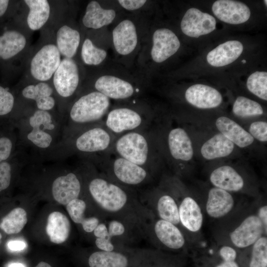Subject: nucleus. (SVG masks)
Returning <instances> with one entry per match:
<instances>
[{
    "label": "nucleus",
    "mask_w": 267,
    "mask_h": 267,
    "mask_svg": "<svg viewBox=\"0 0 267 267\" xmlns=\"http://www.w3.org/2000/svg\"><path fill=\"white\" fill-rule=\"evenodd\" d=\"M35 267H51V266L47 263L41 262Z\"/></svg>",
    "instance_id": "nucleus-55"
},
{
    "label": "nucleus",
    "mask_w": 267,
    "mask_h": 267,
    "mask_svg": "<svg viewBox=\"0 0 267 267\" xmlns=\"http://www.w3.org/2000/svg\"><path fill=\"white\" fill-rule=\"evenodd\" d=\"M151 121L146 110L130 106L110 109L103 120L116 137L128 132L148 130Z\"/></svg>",
    "instance_id": "nucleus-6"
},
{
    "label": "nucleus",
    "mask_w": 267,
    "mask_h": 267,
    "mask_svg": "<svg viewBox=\"0 0 267 267\" xmlns=\"http://www.w3.org/2000/svg\"><path fill=\"white\" fill-rule=\"evenodd\" d=\"M26 39L21 33L9 30L0 36V58L7 60L17 55L25 47Z\"/></svg>",
    "instance_id": "nucleus-29"
},
{
    "label": "nucleus",
    "mask_w": 267,
    "mask_h": 267,
    "mask_svg": "<svg viewBox=\"0 0 267 267\" xmlns=\"http://www.w3.org/2000/svg\"><path fill=\"white\" fill-rule=\"evenodd\" d=\"M61 61V54L56 45L46 44L36 53L31 60V75L37 80L47 81L54 75Z\"/></svg>",
    "instance_id": "nucleus-7"
},
{
    "label": "nucleus",
    "mask_w": 267,
    "mask_h": 267,
    "mask_svg": "<svg viewBox=\"0 0 267 267\" xmlns=\"http://www.w3.org/2000/svg\"><path fill=\"white\" fill-rule=\"evenodd\" d=\"M220 254L224 261H234L237 256L236 251L228 246L222 247L220 249Z\"/></svg>",
    "instance_id": "nucleus-48"
},
{
    "label": "nucleus",
    "mask_w": 267,
    "mask_h": 267,
    "mask_svg": "<svg viewBox=\"0 0 267 267\" xmlns=\"http://www.w3.org/2000/svg\"><path fill=\"white\" fill-rule=\"evenodd\" d=\"M265 2H266V5H267V0H265Z\"/></svg>",
    "instance_id": "nucleus-58"
},
{
    "label": "nucleus",
    "mask_w": 267,
    "mask_h": 267,
    "mask_svg": "<svg viewBox=\"0 0 267 267\" xmlns=\"http://www.w3.org/2000/svg\"><path fill=\"white\" fill-rule=\"evenodd\" d=\"M14 98L7 89L0 86V115L10 113L13 109Z\"/></svg>",
    "instance_id": "nucleus-40"
},
{
    "label": "nucleus",
    "mask_w": 267,
    "mask_h": 267,
    "mask_svg": "<svg viewBox=\"0 0 267 267\" xmlns=\"http://www.w3.org/2000/svg\"><path fill=\"white\" fill-rule=\"evenodd\" d=\"M45 230L51 242L61 244L66 241L69 236L70 222L63 213L55 211L49 215Z\"/></svg>",
    "instance_id": "nucleus-25"
},
{
    "label": "nucleus",
    "mask_w": 267,
    "mask_h": 267,
    "mask_svg": "<svg viewBox=\"0 0 267 267\" xmlns=\"http://www.w3.org/2000/svg\"><path fill=\"white\" fill-rule=\"evenodd\" d=\"M210 179L216 187L226 191H239L244 185L242 177L234 168L227 165L214 170L210 175Z\"/></svg>",
    "instance_id": "nucleus-23"
},
{
    "label": "nucleus",
    "mask_w": 267,
    "mask_h": 267,
    "mask_svg": "<svg viewBox=\"0 0 267 267\" xmlns=\"http://www.w3.org/2000/svg\"><path fill=\"white\" fill-rule=\"evenodd\" d=\"M86 209V202L79 198L74 199L66 205V210L72 220L76 223L82 224L84 231L90 233L99 224V220L94 217L86 218L84 216Z\"/></svg>",
    "instance_id": "nucleus-31"
},
{
    "label": "nucleus",
    "mask_w": 267,
    "mask_h": 267,
    "mask_svg": "<svg viewBox=\"0 0 267 267\" xmlns=\"http://www.w3.org/2000/svg\"><path fill=\"white\" fill-rule=\"evenodd\" d=\"M88 190L94 201L107 213L120 212L132 199L127 187L104 174L92 177L89 182Z\"/></svg>",
    "instance_id": "nucleus-4"
},
{
    "label": "nucleus",
    "mask_w": 267,
    "mask_h": 267,
    "mask_svg": "<svg viewBox=\"0 0 267 267\" xmlns=\"http://www.w3.org/2000/svg\"><path fill=\"white\" fill-rule=\"evenodd\" d=\"M1 238H2V236H1V234L0 233V242H1Z\"/></svg>",
    "instance_id": "nucleus-56"
},
{
    "label": "nucleus",
    "mask_w": 267,
    "mask_h": 267,
    "mask_svg": "<svg viewBox=\"0 0 267 267\" xmlns=\"http://www.w3.org/2000/svg\"><path fill=\"white\" fill-rule=\"evenodd\" d=\"M186 101L200 109H211L219 106L222 101L221 93L215 88L203 84H195L185 92Z\"/></svg>",
    "instance_id": "nucleus-17"
},
{
    "label": "nucleus",
    "mask_w": 267,
    "mask_h": 267,
    "mask_svg": "<svg viewBox=\"0 0 267 267\" xmlns=\"http://www.w3.org/2000/svg\"><path fill=\"white\" fill-rule=\"evenodd\" d=\"M234 144L222 134H218L206 141L201 148L202 156L213 160L229 155L233 151Z\"/></svg>",
    "instance_id": "nucleus-28"
},
{
    "label": "nucleus",
    "mask_w": 267,
    "mask_h": 267,
    "mask_svg": "<svg viewBox=\"0 0 267 267\" xmlns=\"http://www.w3.org/2000/svg\"><path fill=\"white\" fill-rule=\"evenodd\" d=\"M96 247L101 251L111 252L114 248V245L111 242V238L108 237L105 238H96L95 241Z\"/></svg>",
    "instance_id": "nucleus-47"
},
{
    "label": "nucleus",
    "mask_w": 267,
    "mask_h": 267,
    "mask_svg": "<svg viewBox=\"0 0 267 267\" xmlns=\"http://www.w3.org/2000/svg\"><path fill=\"white\" fill-rule=\"evenodd\" d=\"M258 218L263 224L264 229L267 230V206L264 205L261 207L258 211Z\"/></svg>",
    "instance_id": "nucleus-51"
},
{
    "label": "nucleus",
    "mask_w": 267,
    "mask_h": 267,
    "mask_svg": "<svg viewBox=\"0 0 267 267\" xmlns=\"http://www.w3.org/2000/svg\"><path fill=\"white\" fill-rule=\"evenodd\" d=\"M145 0H119V4L126 10L133 11L141 8L146 3Z\"/></svg>",
    "instance_id": "nucleus-45"
},
{
    "label": "nucleus",
    "mask_w": 267,
    "mask_h": 267,
    "mask_svg": "<svg viewBox=\"0 0 267 267\" xmlns=\"http://www.w3.org/2000/svg\"><path fill=\"white\" fill-rule=\"evenodd\" d=\"M53 82L57 93L69 97L76 91L80 81L79 69L72 58H64L53 75Z\"/></svg>",
    "instance_id": "nucleus-9"
},
{
    "label": "nucleus",
    "mask_w": 267,
    "mask_h": 267,
    "mask_svg": "<svg viewBox=\"0 0 267 267\" xmlns=\"http://www.w3.org/2000/svg\"><path fill=\"white\" fill-rule=\"evenodd\" d=\"M81 41L79 31L68 25H63L56 34L57 47L65 58H72L77 53Z\"/></svg>",
    "instance_id": "nucleus-27"
},
{
    "label": "nucleus",
    "mask_w": 267,
    "mask_h": 267,
    "mask_svg": "<svg viewBox=\"0 0 267 267\" xmlns=\"http://www.w3.org/2000/svg\"><path fill=\"white\" fill-rule=\"evenodd\" d=\"M81 54L85 64L96 66L105 60L107 53L105 49L97 47L89 39L87 38L83 43Z\"/></svg>",
    "instance_id": "nucleus-35"
},
{
    "label": "nucleus",
    "mask_w": 267,
    "mask_h": 267,
    "mask_svg": "<svg viewBox=\"0 0 267 267\" xmlns=\"http://www.w3.org/2000/svg\"><path fill=\"white\" fill-rule=\"evenodd\" d=\"M73 131L71 140L73 150L91 157L111 151L117 137L103 122L74 128Z\"/></svg>",
    "instance_id": "nucleus-3"
},
{
    "label": "nucleus",
    "mask_w": 267,
    "mask_h": 267,
    "mask_svg": "<svg viewBox=\"0 0 267 267\" xmlns=\"http://www.w3.org/2000/svg\"><path fill=\"white\" fill-rule=\"evenodd\" d=\"M154 228L158 239L167 247L178 249L184 245L185 239L183 235L173 223L160 219L156 222Z\"/></svg>",
    "instance_id": "nucleus-26"
},
{
    "label": "nucleus",
    "mask_w": 267,
    "mask_h": 267,
    "mask_svg": "<svg viewBox=\"0 0 267 267\" xmlns=\"http://www.w3.org/2000/svg\"><path fill=\"white\" fill-rule=\"evenodd\" d=\"M243 50V46L239 41H227L211 50L207 55V61L214 67L224 66L236 60Z\"/></svg>",
    "instance_id": "nucleus-19"
},
{
    "label": "nucleus",
    "mask_w": 267,
    "mask_h": 267,
    "mask_svg": "<svg viewBox=\"0 0 267 267\" xmlns=\"http://www.w3.org/2000/svg\"><path fill=\"white\" fill-rule=\"evenodd\" d=\"M249 134L254 138L261 142L267 141V123L256 121L252 123L249 127Z\"/></svg>",
    "instance_id": "nucleus-41"
},
{
    "label": "nucleus",
    "mask_w": 267,
    "mask_h": 267,
    "mask_svg": "<svg viewBox=\"0 0 267 267\" xmlns=\"http://www.w3.org/2000/svg\"><path fill=\"white\" fill-rule=\"evenodd\" d=\"M12 147V142L9 138L5 136L0 137V163L9 158Z\"/></svg>",
    "instance_id": "nucleus-43"
},
{
    "label": "nucleus",
    "mask_w": 267,
    "mask_h": 267,
    "mask_svg": "<svg viewBox=\"0 0 267 267\" xmlns=\"http://www.w3.org/2000/svg\"><path fill=\"white\" fill-rule=\"evenodd\" d=\"M232 112L236 116L245 118L263 114V109L257 102L244 96H238L235 100Z\"/></svg>",
    "instance_id": "nucleus-36"
},
{
    "label": "nucleus",
    "mask_w": 267,
    "mask_h": 267,
    "mask_svg": "<svg viewBox=\"0 0 267 267\" xmlns=\"http://www.w3.org/2000/svg\"><path fill=\"white\" fill-rule=\"evenodd\" d=\"M28 123L31 130L27 134V139L39 148H49L53 142V136L50 132L55 129L50 113L38 109L30 117Z\"/></svg>",
    "instance_id": "nucleus-8"
},
{
    "label": "nucleus",
    "mask_w": 267,
    "mask_h": 267,
    "mask_svg": "<svg viewBox=\"0 0 267 267\" xmlns=\"http://www.w3.org/2000/svg\"><path fill=\"white\" fill-rule=\"evenodd\" d=\"M180 46L178 37L172 30L165 28L157 29L152 36L151 58L156 63L163 62L175 54Z\"/></svg>",
    "instance_id": "nucleus-12"
},
{
    "label": "nucleus",
    "mask_w": 267,
    "mask_h": 267,
    "mask_svg": "<svg viewBox=\"0 0 267 267\" xmlns=\"http://www.w3.org/2000/svg\"><path fill=\"white\" fill-rule=\"evenodd\" d=\"M154 141L151 131L128 132L117 136L112 151L150 171L155 159Z\"/></svg>",
    "instance_id": "nucleus-1"
},
{
    "label": "nucleus",
    "mask_w": 267,
    "mask_h": 267,
    "mask_svg": "<svg viewBox=\"0 0 267 267\" xmlns=\"http://www.w3.org/2000/svg\"><path fill=\"white\" fill-rule=\"evenodd\" d=\"M11 168L7 162L0 163V192L6 189L11 180Z\"/></svg>",
    "instance_id": "nucleus-42"
},
{
    "label": "nucleus",
    "mask_w": 267,
    "mask_h": 267,
    "mask_svg": "<svg viewBox=\"0 0 267 267\" xmlns=\"http://www.w3.org/2000/svg\"><path fill=\"white\" fill-rule=\"evenodd\" d=\"M246 85L248 89L263 100H267V73L256 71L249 76Z\"/></svg>",
    "instance_id": "nucleus-37"
},
{
    "label": "nucleus",
    "mask_w": 267,
    "mask_h": 267,
    "mask_svg": "<svg viewBox=\"0 0 267 267\" xmlns=\"http://www.w3.org/2000/svg\"><path fill=\"white\" fill-rule=\"evenodd\" d=\"M250 267H267V238L260 237L254 244Z\"/></svg>",
    "instance_id": "nucleus-38"
},
{
    "label": "nucleus",
    "mask_w": 267,
    "mask_h": 267,
    "mask_svg": "<svg viewBox=\"0 0 267 267\" xmlns=\"http://www.w3.org/2000/svg\"><path fill=\"white\" fill-rule=\"evenodd\" d=\"M36 103L39 110L48 111L54 107L55 100L50 96L41 99Z\"/></svg>",
    "instance_id": "nucleus-46"
},
{
    "label": "nucleus",
    "mask_w": 267,
    "mask_h": 267,
    "mask_svg": "<svg viewBox=\"0 0 267 267\" xmlns=\"http://www.w3.org/2000/svg\"><path fill=\"white\" fill-rule=\"evenodd\" d=\"M128 261L123 254L114 251H97L89 258L90 267H127Z\"/></svg>",
    "instance_id": "nucleus-32"
},
{
    "label": "nucleus",
    "mask_w": 267,
    "mask_h": 267,
    "mask_svg": "<svg viewBox=\"0 0 267 267\" xmlns=\"http://www.w3.org/2000/svg\"><path fill=\"white\" fill-rule=\"evenodd\" d=\"M234 204L233 198L228 191L215 187L209 191L206 210L209 216L220 218L227 215Z\"/></svg>",
    "instance_id": "nucleus-21"
},
{
    "label": "nucleus",
    "mask_w": 267,
    "mask_h": 267,
    "mask_svg": "<svg viewBox=\"0 0 267 267\" xmlns=\"http://www.w3.org/2000/svg\"><path fill=\"white\" fill-rule=\"evenodd\" d=\"M108 231V237L111 238L112 236H120L123 234L125 231V227L121 222L113 220L109 223Z\"/></svg>",
    "instance_id": "nucleus-44"
},
{
    "label": "nucleus",
    "mask_w": 267,
    "mask_h": 267,
    "mask_svg": "<svg viewBox=\"0 0 267 267\" xmlns=\"http://www.w3.org/2000/svg\"><path fill=\"white\" fill-rule=\"evenodd\" d=\"M112 36L114 49L119 55H129L137 47V31L135 25L130 19L121 21L113 29Z\"/></svg>",
    "instance_id": "nucleus-13"
},
{
    "label": "nucleus",
    "mask_w": 267,
    "mask_h": 267,
    "mask_svg": "<svg viewBox=\"0 0 267 267\" xmlns=\"http://www.w3.org/2000/svg\"><path fill=\"white\" fill-rule=\"evenodd\" d=\"M26 243L21 240H12L7 243L8 249L13 251H19L24 250L26 247Z\"/></svg>",
    "instance_id": "nucleus-50"
},
{
    "label": "nucleus",
    "mask_w": 267,
    "mask_h": 267,
    "mask_svg": "<svg viewBox=\"0 0 267 267\" xmlns=\"http://www.w3.org/2000/svg\"><path fill=\"white\" fill-rule=\"evenodd\" d=\"M81 189V183L78 176L70 172L55 178L52 183L51 191L56 202L66 205L71 201L78 198Z\"/></svg>",
    "instance_id": "nucleus-16"
},
{
    "label": "nucleus",
    "mask_w": 267,
    "mask_h": 267,
    "mask_svg": "<svg viewBox=\"0 0 267 267\" xmlns=\"http://www.w3.org/2000/svg\"><path fill=\"white\" fill-rule=\"evenodd\" d=\"M111 179L127 187L137 186L146 182L149 171L110 152L91 158Z\"/></svg>",
    "instance_id": "nucleus-2"
},
{
    "label": "nucleus",
    "mask_w": 267,
    "mask_h": 267,
    "mask_svg": "<svg viewBox=\"0 0 267 267\" xmlns=\"http://www.w3.org/2000/svg\"><path fill=\"white\" fill-rule=\"evenodd\" d=\"M217 267H239V266L234 261H224Z\"/></svg>",
    "instance_id": "nucleus-53"
},
{
    "label": "nucleus",
    "mask_w": 267,
    "mask_h": 267,
    "mask_svg": "<svg viewBox=\"0 0 267 267\" xmlns=\"http://www.w3.org/2000/svg\"><path fill=\"white\" fill-rule=\"evenodd\" d=\"M242 62L243 63H246V60H243L242 61Z\"/></svg>",
    "instance_id": "nucleus-57"
},
{
    "label": "nucleus",
    "mask_w": 267,
    "mask_h": 267,
    "mask_svg": "<svg viewBox=\"0 0 267 267\" xmlns=\"http://www.w3.org/2000/svg\"><path fill=\"white\" fill-rule=\"evenodd\" d=\"M9 3V0H0V17L6 12Z\"/></svg>",
    "instance_id": "nucleus-52"
},
{
    "label": "nucleus",
    "mask_w": 267,
    "mask_h": 267,
    "mask_svg": "<svg viewBox=\"0 0 267 267\" xmlns=\"http://www.w3.org/2000/svg\"><path fill=\"white\" fill-rule=\"evenodd\" d=\"M167 144L169 153L174 160L188 161L193 157L191 139L182 128L177 127L171 129L167 134Z\"/></svg>",
    "instance_id": "nucleus-18"
},
{
    "label": "nucleus",
    "mask_w": 267,
    "mask_h": 267,
    "mask_svg": "<svg viewBox=\"0 0 267 267\" xmlns=\"http://www.w3.org/2000/svg\"><path fill=\"white\" fill-rule=\"evenodd\" d=\"M157 209L161 220L175 225L180 222L178 206L174 199L170 195H162L157 201Z\"/></svg>",
    "instance_id": "nucleus-34"
},
{
    "label": "nucleus",
    "mask_w": 267,
    "mask_h": 267,
    "mask_svg": "<svg viewBox=\"0 0 267 267\" xmlns=\"http://www.w3.org/2000/svg\"><path fill=\"white\" fill-rule=\"evenodd\" d=\"M180 222L192 232L199 231L203 223V215L196 201L190 197H185L178 208Z\"/></svg>",
    "instance_id": "nucleus-24"
},
{
    "label": "nucleus",
    "mask_w": 267,
    "mask_h": 267,
    "mask_svg": "<svg viewBox=\"0 0 267 267\" xmlns=\"http://www.w3.org/2000/svg\"><path fill=\"white\" fill-rule=\"evenodd\" d=\"M93 231L96 238H105L108 236V228L104 223H99Z\"/></svg>",
    "instance_id": "nucleus-49"
},
{
    "label": "nucleus",
    "mask_w": 267,
    "mask_h": 267,
    "mask_svg": "<svg viewBox=\"0 0 267 267\" xmlns=\"http://www.w3.org/2000/svg\"><path fill=\"white\" fill-rule=\"evenodd\" d=\"M116 16L114 9L103 8L97 1L92 0L86 7L82 22L88 28L98 29L110 24Z\"/></svg>",
    "instance_id": "nucleus-22"
},
{
    "label": "nucleus",
    "mask_w": 267,
    "mask_h": 267,
    "mask_svg": "<svg viewBox=\"0 0 267 267\" xmlns=\"http://www.w3.org/2000/svg\"><path fill=\"white\" fill-rule=\"evenodd\" d=\"M212 11L220 20L230 24H239L249 19L251 12L245 3L231 0H218L214 2Z\"/></svg>",
    "instance_id": "nucleus-14"
},
{
    "label": "nucleus",
    "mask_w": 267,
    "mask_h": 267,
    "mask_svg": "<svg viewBox=\"0 0 267 267\" xmlns=\"http://www.w3.org/2000/svg\"><path fill=\"white\" fill-rule=\"evenodd\" d=\"M53 91V89L48 84L41 82L36 85L26 86L22 90V94L25 98L37 102L43 98L50 96Z\"/></svg>",
    "instance_id": "nucleus-39"
},
{
    "label": "nucleus",
    "mask_w": 267,
    "mask_h": 267,
    "mask_svg": "<svg viewBox=\"0 0 267 267\" xmlns=\"http://www.w3.org/2000/svg\"><path fill=\"white\" fill-rule=\"evenodd\" d=\"M27 222V213L20 207L12 209L0 222V228L6 234L20 232Z\"/></svg>",
    "instance_id": "nucleus-33"
},
{
    "label": "nucleus",
    "mask_w": 267,
    "mask_h": 267,
    "mask_svg": "<svg viewBox=\"0 0 267 267\" xmlns=\"http://www.w3.org/2000/svg\"><path fill=\"white\" fill-rule=\"evenodd\" d=\"M216 20L211 15L195 8L188 9L183 16L180 28L186 36L198 38L215 30Z\"/></svg>",
    "instance_id": "nucleus-10"
},
{
    "label": "nucleus",
    "mask_w": 267,
    "mask_h": 267,
    "mask_svg": "<svg viewBox=\"0 0 267 267\" xmlns=\"http://www.w3.org/2000/svg\"><path fill=\"white\" fill-rule=\"evenodd\" d=\"M110 105V99L96 90L81 96L73 103L69 113L73 128L103 122Z\"/></svg>",
    "instance_id": "nucleus-5"
},
{
    "label": "nucleus",
    "mask_w": 267,
    "mask_h": 267,
    "mask_svg": "<svg viewBox=\"0 0 267 267\" xmlns=\"http://www.w3.org/2000/svg\"><path fill=\"white\" fill-rule=\"evenodd\" d=\"M7 267H26L25 265L21 263H14L9 264Z\"/></svg>",
    "instance_id": "nucleus-54"
},
{
    "label": "nucleus",
    "mask_w": 267,
    "mask_h": 267,
    "mask_svg": "<svg viewBox=\"0 0 267 267\" xmlns=\"http://www.w3.org/2000/svg\"><path fill=\"white\" fill-rule=\"evenodd\" d=\"M94 87L110 99L123 100L130 99L136 93L135 87L130 82L118 77L105 75L95 82Z\"/></svg>",
    "instance_id": "nucleus-11"
},
{
    "label": "nucleus",
    "mask_w": 267,
    "mask_h": 267,
    "mask_svg": "<svg viewBox=\"0 0 267 267\" xmlns=\"http://www.w3.org/2000/svg\"><path fill=\"white\" fill-rule=\"evenodd\" d=\"M29 8L27 24L33 31L40 29L48 20L50 12L49 4L46 0H26Z\"/></svg>",
    "instance_id": "nucleus-30"
},
{
    "label": "nucleus",
    "mask_w": 267,
    "mask_h": 267,
    "mask_svg": "<svg viewBox=\"0 0 267 267\" xmlns=\"http://www.w3.org/2000/svg\"><path fill=\"white\" fill-rule=\"evenodd\" d=\"M263 223L255 215L247 217L230 234L232 243L240 248L247 247L253 244L264 231Z\"/></svg>",
    "instance_id": "nucleus-15"
},
{
    "label": "nucleus",
    "mask_w": 267,
    "mask_h": 267,
    "mask_svg": "<svg viewBox=\"0 0 267 267\" xmlns=\"http://www.w3.org/2000/svg\"><path fill=\"white\" fill-rule=\"evenodd\" d=\"M216 126L221 134L239 147H247L254 141L249 133L228 117L218 118L216 121Z\"/></svg>",
    "instance_id": "nucleus-20"
}]
</instances>
